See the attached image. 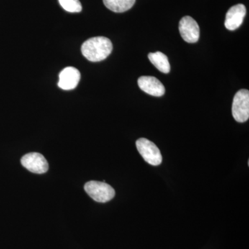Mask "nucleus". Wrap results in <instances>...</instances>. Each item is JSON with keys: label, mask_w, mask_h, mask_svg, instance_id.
Returning <instances> with one entry per match:
<instances>
[{"label": "nucleus", "mask_w": 249, "mask_h": 249, "mask_svg": "<svg viewBox=\"0 0 249 249\" xmlns=\"http://www.w3.org/2000/svg\"><path fill=\"white\" fill-rule=\"evenodd\" d=\"M137 150L143 160L152 165H160L162 163V155L160 149L148 139L140 138L136 142Z\"/></svg>", "instance_id": "obj_4"}, {"label": "nucleus", "mask_w": 249, "mask_h": 249, "mask_svg": "<svg viewBox=\"0 0 249 249\" xmlns=\"http://www.w3.org/2000/svg\"><path fill=\"white\" fill-rule=\"evenodd\" d=\"M178 30L183 40L188 43H196L199 40L200 29L197 22L191 16H185L180 20Z\"/></svg>", "instance_id": "obj_5"}, {"label": "nucleus", "mask_w": 249, "mask_h": 249, "mask_svg": "<svg viewBox=\"0 0 249 249\" xmlns=\"http://www.w3.org/2000/svg\"><path fill=\"white\" fill-rule=\"evenodd\" d=\"M85 191L93 200L106 203L111 200L115 196L114 188L106 182L91 181L85 185Z\"/></svg>", "instance_id": "obj_2"}, {"label": "nucleus", "mask_w": 249, "mask_h": 249, "mask_svg": "<svg viewBox=\"0 0 249 249\" xmlns=\"http://www.w3.org/2000/svg\"><path fill=\"white\" fill-rule=\"evenodd\" d=\"M234 119L239 123H244L249 118V91L241 89L235 93L232 106Z\"/></svg>", "instance_id": "obj_3"}, {"label": "nucleus", "mask_w": 249, "mask_h": 249, "mask_svg": "<svg viewBox=\"0 0 249 249\" xmlns=\"http://www.w3.org/2000/svg\"><path fill=\"white\" fill-rule=\"evenodd\" d=\"M247 14V9L244 4H238L232 6L226 15L224 25L228 30L235 31L242 25Z\"/></svg>", "instance_id": "obj_7"}, {"label": "nucleus", "mask_w": 249, "mask_h": 249, "mask_svg": "<svg viewBox=\"0 0 249 249\" xmlns=\"http://www.w3.org/2000/svg\"><path fill=\"white\" fill-rule=\"evenodd\" d=\"M138 85L140 89L147 94L157 97L164 95V86L155 77L141 76L138 79Z\"/></svg>", "instance_id": "obj_9"}, {"label": "nucleus", "mask_w": 249, "mask_h": 249, "mask_svg": "<svg viewBox=\"0 0 249 249\" xmlns=\"http://www.w3.org/2000/svg\"><path fill=\"white\" fill-rule=\"evenodd\" d=\"M21 163L24 168L33 173L43 174L47 173L49 164L45 157L40 153L31 152L22 157Z\"/></svg>", "instance_id": "obj_6"}, {"label": "nucleus", "mask_w": 249, "mask_h": 249, "mask_svg": "<svg viewBox=\"0 0 249 249\" xmlns=\"http://www.w3.org/2000/svg\"><path fill=\"white\" fill-rule=\"evenodd\" d=\"M148 58L157 70L164 73H169L170 65L168 57L160 52L148 54Z\"/></svg>", "instance_id": "obj_10"}, {"label": "nucleus", "mask_w": 249, "mask_h": 249, "mask_svg": "<svg viewBox=\"0 0 249 249\" xmlns=\"http://www.w3.org/2000/svg\"><path fill=\"white\" fill-rule=\"evenodd\" d=\"M60 6L70 13H80L82 5L79 0H58Z\"/></svg>", "instance_id": "obj_12"}, {"label": "nucleus", "mask_w": 249, "mask_h": 249, "mask_svg": "<svg viewBox=\"0 0 249 249\" xmlns=\"http://www.w3.org/2000/svg\"><path fill=\"white\" fill-rule=\"evenodd\" d=\"M136 0H103L105 6L115 13H124L130 9Z\"/></svg>", "instance_id": "obj_11"}, {"label": "nucleus", "mask_w": 249, "mask_h": 249, "mask_svg": "<svg viewBox=\"0 0 249 249\" xmlns=\"http://www.w3.org/2000/svg\"><path fill=\"white\" fill-rule=\"evenodd\" d=\"M80 80V71L75 67H68L60 72L58 85L60 89L71 90L78 86Z\"/></svg>", "instance_id": "obj_8"}, {"label": "nucleus", "mask_w": 249, "mask_h": 249, "mask_svg": "<svg viewBox=\"0 0 249 249\" xmlns=\"http://www.w3.org/2000/svg\"><path fill=\"white\" fill-rule=\"evenodd\" d=\"M112 49L111 40L101 36L88 39L81 47L82 53L91 62L102 61L110 55Z\"/></svg>", "instance_id": "obj_1"}]
</instances>
